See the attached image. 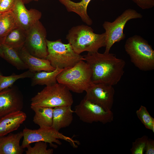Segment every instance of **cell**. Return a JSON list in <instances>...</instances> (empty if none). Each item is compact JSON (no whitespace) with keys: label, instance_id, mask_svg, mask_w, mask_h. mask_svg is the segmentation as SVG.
Returning <instances> with one entry per match:
<instances>
[{"label":"cell","instance_id":"5b68a950","mask_svg":"<svg viewBox=\"0 0 154 154\" xmlns=\"http://www.w3.org/2000/svg\"><path fill=\"white\" fill-rule=\"evenodd\" d=\"M31 106L54 108L71 106L73 99L70 91L64 85L58 83L46 86L31 100Z\"/></svg>","mask_w":154,"mask_h":154},{"label":"cell","instance_id":"30bf717a","mask_svg":"<svg viewBox=\"0 0 154 154\" xmlns=\"http://www.w3.org/2000/svg\"><path fill=\"white\" fill-rule=\"evenodd\" d=\"M46 30L39 20L27 31L24 46L31 55L46 59L48 54Z\"/></svg>","mask_w":154,"mask_h":154},{"label":"cell","instance_id":"d6a6232c","mask_svg":"<svg viewBox=\"0 0 154 154\" xmlns=\"http://www.w3.org/2000/svg\"><path fill=\"white\" fill-rule=\"evenodd\" d=\"M32 0H34V1H38V0H27V3L29 2V1H32Z\"/></svg>","mask_w":154,"mask_h":154},{"label":"cell","instance_id":"4dcf8cb0","mask_svg":"<svg viewBox=\"0 0 154 154\" xmlns=\"http://www.w3.org/2000/svg\"><path fill=\"white\" fill-rule=\"evenodd\" d=\"M0 57L4 58V55L1 43L0 42Z\"/></svg>","mask_w":154,"mask_h":154},{"label":"cell","instance_id":"ac0fdd59","mask_svg":"<svg viewBox=\"0 0 154 154\" xmlns=\"http://www.w3.org/2000/svg\"><path fill=\"white\" fill-rule=\"evenodd\" d=\"M64 5L68 12H74L80 17L82 21L88 25L92 24V21L88 14L87 6L92 0H82L75 2L70 0H58Z\"/></svg>","mask_w":154,"mask_h":154},{"label":"cell","instance_id":"ffe728a7","mask_svg":"<svg viewBox=\"0 0 154 154\" xmlns=\"http://www.w3.org/2000/svg\"><path fill=\"white\" fill-rule=\"evenodd\" d=\"M63 69L56 67L54 70L51 72L42 71L34 73L31 78L32 85L49 86L56 83L57 76Z\"/></svg>","mask_w":154,"mask_h":154},{"label":"cell","instance_id":"d4e9b609","mask_svg":"<svg viewBox=\"0 0 154 154\" xmlns=\"http://www.w3.org/2000/svg\"><path fill=\"white\" fill-rule=\"evenodd\" d=\"M137 117L146 128L154 132V118L150 115L146 108L141 106L136 111Z\"/></svg>","mask_w":154,"mask_h":154},{"label":"cell","instance_id":"e0dca14e","mask_svg":"<svg viewBox=\"0 0 154 154\" xmlns=\"http://www.w3.org/2000/svg\"><path fill=\"white\" fill-rule=\"evenodd\" d=\"M23 137V131L0 137V154H22L24 150L20 142Z\"/></svg>","mask_w":154,"mask_h":154},{"label":"cell","instance_id":"5bb4252c","mask_svg":"<svg viewBox=\"0 0 154 154\" xmlns=\"http://www.w3.org/2000/svg\"><path fill=\"white\" fill-rule=\"evenodd\" d=\"M17 50L28 69L33 73L42 71L51 72L56 68L46 59L40 58L31 54L24 46Z\"/></svg>","mask_w":154,"mask_h":154},{"label":"cell","instance_id":"1f68e13d","mask_svg":"<svg viewBox=\"0 0 154 154\" xmlns=\"http://www.w3.org/2000/svg\"><path fill=\"white\" fill-rule=\"evenodd\" d=\"M24 3H27V0H22Z\"/></svg>","mask_w":154,"mask_h":154},{"label":"cell","instance_id":"484cf974","mask_svg":"<svg viewBox=\"0 0 154 154\" xmlns=\"http://www.w3.org/2000/svg\"><path fill=\"white\" fill-rule=\"evenodd\" d=\"M34 146L32 147L28 145L25 151L26 154H52L53 153L52 149H47L46 143L39 141L35 142Z\"/></svg>","mask_w":154,"mask_h":154},{"label":"cell","instance_id":"cb8c5ba5","mask_svg":"<svg viewBox=\"0 0 154 154\" xmlns=\"http://www.w3.org/2000/svg\"><path fill=\"white\" fill-rule=\"evenodd\" d=\"M33 72L29 70L18 75H11L5 76H0V92L3 90L10 87L17 80L25 78H31L34 74Z\"/></svg>","mask_w":154,"mask_h":154},{"label":"cell","instance_id":"f546056e","mask_svg":"<svg viewBox=\"0 0 154 154\" xmlns=\"http://www.w3.org/2000/svg\"><path fill=\"white\" fill-rule=\"evenodd\" d=\"M145 154H154V141L153 139L148 138L145 148Z\"/></svg>","mask_w":154,"mask_h":154},{"label":"cell","instance_id":"f1b7e54d","mask_svg":"<svg viewBox=\"0 0 154 154\" xmlns=\"http://www.w3.org/2000/svg\"><path fill=\"white\" fill-rule=\"evenodd\" d=\"M143 9L151 8L154 6V0H132Z\"/></svg>","mask_w":154,"mask_h":154},{"label":"cell","instance_id":"52a82bcc","mask_svg":"<svg viewBox=\"0 0 154 154\" xmlns=\"http://www.w3.org/2000/svg\"><path fill=\"white\" fill-rule=\"evenodd\" d=\"M23 139L21 146L23 149L32 143L39 141L49 143L51 147L56 148L57 145L53 143L61 145L62 143L60 139L68 142L75 148H77L80 144L78 141L65 136L52 127L39 128L37 129H31L25 127L23 129Z\"/></svg>","mask_w":154,"mask_h":154},{"label":"cell","instance_id":"44dd1931","mask_svg":"<svg viewBox=\"0 0 154 154\" xmlns=\"http://www.w3.org/2000/svg\"><path fill=\"white\" fill-rule=\"evenodd\" d=\"M27 35V31L18 26L7 35L3 43L18 50L24 46Z\"/></svg>","mask_w":154,"mask_h":154},{"label":"cell","instance_id":"4fadbf2b","mask_svg":"<svg viewBox=\"0 0 154 154\" xmlns=\"http://www.w3.org/2000/svg\"><path fill=\"white\" fill-rule=\"evenodd\" d=\"M22 0H15L12 10L18 25L27 31L42 16L40 12L35 9L28 10Z\"/></svg>","mask_w":154,"mask_h":154},{"label":"cell","instance_id":"6da1fadb","mask_svg":"<svg viewBox=\"0 0 154 154\" xmlns=\"http://www.w3.org/2000/svg\"><path fill=\"white\" fill-rule=\"evenodd\" d=\"M91 72V80L113 86L119 82L124 73L125 61L110 52H88L83 56Z\"/></svg>","mask_w":154,"mask_h":154},{"label":"cell","instance_id":"8fae6325","mask_svg":"<svg viewBox=\"0 0 154 154\" xmlns=\"http://www.w3.org/2000/svg\"><path fill=\"white\" fill-rule=\"evenodd\" d=\"M85 92L84 98L98 105L107 111H111L115 94L113 86L92 82Z\"/></svg>","mask_w":154,"mask_h":154},{"label":"cell","instance_id":"8992f818","mask_svg":"<svg viewBox=\"0 0 154 154\" xmlns=\"http://www.w3.org/2000/svg\"><path fill=\"white\" fill-rule=\"evenodd\" d=\"M48 54L46 58L52 66L64 69L72 67L81 60L83 56L76 53L70 43H63L61 39L46 40Z\"/></svg>","mask_w":154,"mask_h":154},{"label":"cell","instance_id":"7a4b0ae2","mask_svg":"<svg viewBox=\"0 0 154 154\" xmlns=\"http://www.w3.org/2000/svg\"><path fill=\"white\" fill-rule=\"evenodd\" d=\"M66 39L70 44L75 52L81 53L98 52L99 49L106 45L105 33H95L90 27L81 25L73 27L69 31Z\"/></svg>","mask_w":154,"mask_h":154},{"label":"cell","instance_id":"3957f363","mask_svg":"<svg viewBox=\"0 0 154 154\" xmlns=\"http://www.w3.org/2000/svg\"><path fill=\"white\" fill-rule=\"evenodd\" d=\"M124 48L131 62L139 69L146 71L154 69V50L141 36L135 35L129 37Z\"/></svg>","mask_w":154,"mask_h":154},{"label":"cell","instance_id":"ba28073f","mask_svg":"<svg viewBox=\"0 0 154 154\" xmlns=\"http://www.w3.org/2000/svg\"><path fill=\"white\" fill-rule=\"evenodd\" d=\"M142 17V15L140 13L129 8L124 11L113 22L104 21L102 25L106 35V45L104 53H109L114 44L125 38V36L123 29L128 21Z\"/></svg>","mask_w":154,"mask_h":154},{"label":"cell","instance_id":"d6986e66","mask_svg":"<svg viewBox=\"0 0 154 154\" xmlns=\"http://www.w3.org/2000/svg\"><path fill=\"white\" fill-rule=\"evenodd\" d=\"M35 114L33 121L40 128L51 127L52 123L53 108L31 106Z\"/></svg>","mask_w":154,"mask_h":154},{"label":"cell","instance_id":"7c38bea8","mask_svg":"<svg viewBox=\"0 0 154 154\" xmlns=\"http://www.w3.org/2000/svg\"><path fill=\"white\" fill-rule=\"evenodd\" d=\"M23 106L22 96L17 89L9 87L0 92V118L10 113L21 111Z\"/></svg>","mask_w":154,"mask_h":154},{"label":"cell","instance_id":"7402d4cb","mask_svg":"<svg viewBox=\"0 0 154 154\" xmlns=\"http://www.w3.org/2000/svg\"><path fill=\"white\" fill-rule=\"evenodd\" d=\"M18 26L12 11L2 13L0 16V42L3 43L10 32Z\"/></svg>","mask_w":154,"mask_h":154},{"label":"cell","instance_id":"d590c367","mask_svg":"<svg viewBox=\"0 0 154 154\" xmlns=\"http://www.w3.org/2000/svg\"><path fill=\"white\" fill-rule=\"evenodd\" d=\"M1 0H0V2H1Z\"/></svg>","mask_w":154,"mask_h":154},{"label":"cell","instance_id":"836d02e7","mask_svg":"<svg viewBox=\"0 0 154 154\" xmlns=\"http://www.w3.org/2000/svg\"><path fill=\"white\" fill-rule=\"evenodd\" d=\"M1 75H2V74H1V71H0V76Z\"/></svg>","mask_w":154,"mask_h":154},{"label":"cell","instance_id":"2e32d148","mask_svg":"<svg viewBox=\"0 0 154 154\" xmlns=\"http://www.w3.org/2000/svg\"><path fill=\"white\" fill-rule=\"evenodd\" d=\"M74 112L72 109L71 106L53 108L52 127L59 131L61 129L69 126L73 121Z\"/></svg>","mask_w":154,"mask_h":154},{"label":"cell","instance_id":"e575fe53","mask_svg":"<svg viewBox=\"0 0 154 154\" xmlns=\"http://www.w3.org/2000/svg\"><path fill=\"white\" fill-rule=\"evenodd\" d=\"M2 13H1L0 12V16H1V15L2 14Z\"/></svg>","mask_w":154,"mask_h":154},{"label":"cell","instance_id":"9a60e30c","mask_svg":"<svg viewBox=\"0 0 154 154\" xmlns=\"http://www.w3.org/2000/svg\"><path fill=\"white\" fill-rule=\"evenodd\" d=\"M26 114L21 111L10 113L0 118V137L17 129L27 118Z\"/></svg>","mask_w":154,"mask_h":154},{"label":"cell","instance_id":"9c48e42d","mask_svg":"<svg viewBox=\"0 0 154 154\" xmlns=\"http://www.w3.org/2000/svg\"><path fill=\"white\" fill-rule=\"evenodd\" d=\"M74 112L82 121L89 123L100 122L103 124L113 120V113L100 106L84 98L75 106Z\"/></svg>","mask_w":154,"mask_h":154},{"label":"cell","instance_id":"603a6c76","mask_svg":"<svg viewBox=\"0 0 154 154\" xmlns=\"http://www.w3.org/2000/svg\"><path fill=\"white\" fill-rule=\"evenodd\" d=\"M4 59L18 70L28 69V67L19 56L17 50L4 43H1Z\"/></svg>","mask_w":154,"mask_h":154},{"label":"cell","instance_id":"4316f807","mask_svg":"<svg viewBox=\"0 0 154 154\" xmlns=\"http://www.w3.org/2000/svg\"><path fill=\"white\" fill-rule=\"evenodd\" d=\"M148 138L146 135L136 139L132 143V145L130 149L132 154H143L145 151L146 144Z\"/></svg>","mask_w":154,"mask_h":154},{"label":"cell","instance_id":"83f0119b","mask_svg":"<svg viewBox=\"0 0 154 154\" xmlns=\"http://www.w3.org/2000/svg\"><path fill=\"white\" fill-rule=\"evenodd\" d=\"M15 0H1L0 3V12L3 13L12 11Z\"/></svg>","mask_w":154,"mask_h":154},{"label":"cell","instance_id":"277c9868","mask_svg":"<svg viewBox=\"0 0 154 154\" xmlns=\"http://www.w3.org/2000/svg\"><path fill=\"white\" fill-rule=\"evenodd\" d=\"M57 80L70 91L81 93L92 83L91 69L86 62L81 60L73 66L64 69L58 75Z\"/></svg>","mask_w":154,"mask_h":154}]
</instances>
